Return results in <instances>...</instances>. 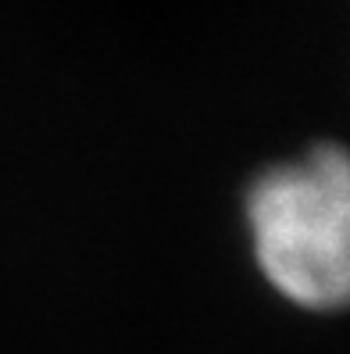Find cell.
Listing matches in <instances>:
<instances>
[{
    "instance_id": "6da1fadb",
    "label": "cell",
    "mask_w": 350,
    "mask_h": 354,
    "mask_svg": "<svg viewBox=\"0 0 350 354\" xmlns=\"http://www.w3.org/2000/svg\"><path fill=\"white\" fill-rule=\"evenodd\" d=\"M246 225L261 272L286 301L333 311L350 294V161L318 143L269 169L246 194Z\"/></svg>"
}]
</instances>
